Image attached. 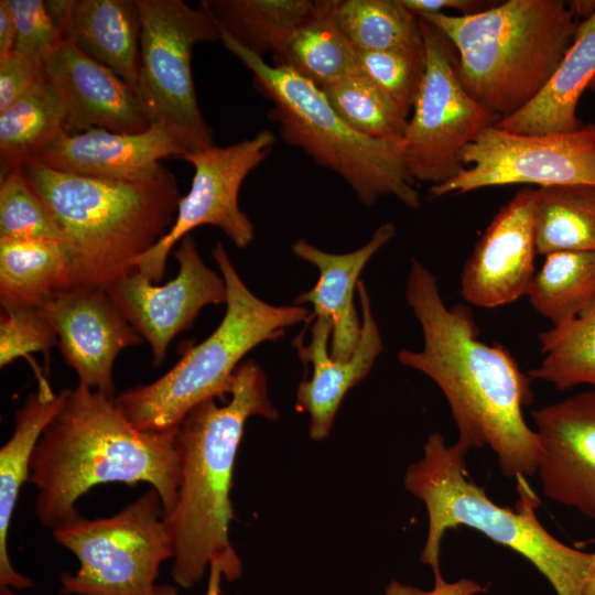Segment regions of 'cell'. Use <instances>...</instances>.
Here are the masks:
<instances>
[{"label": "cell", "instance_id": "obj_1", "mask_svg": "<svg viewBox=\"0 0 595 595\" xmlns=\"http://www.w3.org/2000/svg\"><path fill=\"white\" fill-rule=\"evenodd\" d=\"M405 299L422 328L419 351L402 349L399 361L431 378L445 396L469 448L488 445L501 473L510 478L533 476L542 455L536 431L522 415L533 400L531 378L500 345L478 339L470 309L444 304L436 279L412 259Z\"/></svg>", "mask_w": 595, "mask_h": 595}, {"label": "cell", "instance_id": "obj_2", "mask_svg": "<svg viewBox=\"0 0 595 595\" xmlns=\"http://www.w3.org/2000/svg\"><path fill=\"white\" fill-rule=\"evenodd\" d=\"M175 433L140 431L115 397L80 385L67 389L31 457L28 482L36 489L39 521L53 530L74 521L78 498L108 483H148L170 513L180 487Z\"/></svg>", "mask_w": 595, "mask_h": 595}, {"label": "cell", "instance_id": "obj_3", "mask_svg": "<svg viewBox=\"0 0 595 595\" xmlns=\"http://www.w3.org/2000/svg\"><path fill=\"white\" fill-rule=\"evenodd\" d=\"M218 400L209 398L195 407L175 433L180 487L164 521L174 550L171 575L183 588L199 582L215 559L223 563L227 581L241 575V561L229 540L236 456L249 418L279 419L266 374L251 359L235 370L229 399L221 404Z\"/></svg>", "mask_w": 595, "mask_h": 595}, {"label": "cell", "instance_id": "obj_4", "mask_svg": "<svg viewBox=\"0 0 595 595\" xmlns=\"http://www.w3.org/2000/svg\"><path fill=\"white\" fill-rule=\"evenodd\" d=\"M19 170L60 235L68 288H107L172 228L181 198L166 167L143 181H110L53 170L37 160ZM67 288V289H68Z\"/></svg>", "mask_w": 595, "mask_h": 595}, {"label": "cell", "instance_id": "obj_5", "mask_svg": "<svg viewBox=\"0 0 595 595\" xmlns=\"http://www.w3.org/2000/svg\"><path fill=\"white\" fill-rule=\"evenodd\" d=\"M469 450L459 441L447 446L433 433L423 457L407 468L404 487L424 502L429 517L421 562L439 570L445 531L466 526L530 561L558 595H584L594 553L571 548L548 532L536 515L540 500L524 477L517 478L515 509L495 504L468 476Z\"/></svg>", "mask_w": 595, "mask_h": 595}, {"label": "cell", "instance_id": "obj_6", "mask_svg": "<svg viewBox=\"0 0 595 595\" xmlns=\"http://www.w3.org/2000/svg\"><path fill=\"white\" fill-rule=\"evenodd\" d=\"M420 19L451 41L461 84L500 120L540 94L581 22L571 3L563 0H508L478 13Z\"/></svg>", "mask_w": 595, "mask_h": 595}, {"label": "cell", "instance_id": "obj_7", "mask_svg": "<svg viewBox=\"0 0 595 595\" xmlns=\"http://www.w3.org/2000/svg\"><path fill=\"white\" fill-rule=\"evenodd\" d=\"M212 256L227 290L226 312L217 328L199 344H187L178 361L155 381L115 397L119 409L140 431L174 430L203 401H226L234 372L250 350L279 339L288 327L310 322L311 314L302 305H273L253 294L220 241Z\"/></svg>", "mask_w": 595, "mask_h": 595}, {"label": "cell", "instance_id": "obj_8", "mask_svg": "<svg viewBox=\"0 0 595 595\" xmlns=\"http://www.w3.org/2000/svg\"><path fill=\"white\" fill-rule=\"evenodd\" d=\"M220 41L252 73L255 87L272 102L269 118L278 125L284 142L339 175L367 207L390 195L410 208L420 206L403 139L360 134L336 113L314 84L286 67L270 65L225 34Z\"/></svg>", "mask_w": 595, "mask_h": 595}, {"label": "cell", "instance_id": "obj_9", "mask_svg": "<svg viewBox=\"0 0 595 595\" xmlns=\"http://www.w3.org/2000/svg\"><path fill=\"white\" fill-rule=\"evenodd\" d=\"M154 488L108 518L80 516L53 530L55 541L79 561L62 575L61 592L76 595H152L161 564L173 559V543Z\"/></svg>", "mask_w": 595, "mask_h": 595}, {"label": "cell", "instance_id": "obj_10", "mask_svg": "<svg viewBox=\"0 0 595 595\" xmlns=\"http://www.w3.org/2000/svg\"><path fill=\"white\" fill-rule=\"evenodd\" d=\"M141 15L137 94L151 123L181 138L192 152L214 145L192 74L195 44L220 41L209 15L183 0H137Z\"/></svg>", "mask_w": 595, "mask_h": 595}, {"label": "cell", "instance_id": "obj_11", "mask_svg": "<svg viewBox=\"0 0 595 595\" xmlns=\"http://www.w3.org/2000/svg\"><path fill=\"white\" fill-rule=\"evenodd\" d=\"M426 51L424 76L408 120L403 150L413 181L441 185L464 169L462 152L500 119L479 105L457 76V53L434 25L420 19Z\"/></svg>", "mask_w": 595, "mask_h": 595}, {"label": "cell", "instance_id": "obj_12", "mask_svg": "<svg viewBox=\"0 0 595 595\" xmlns=\"http://www.w3.org/2000/svg\"><path fill=\"white\" fill-rule=\"evenodd\" d=\"M462 161L455 178L430 187L432 197L512 184L595 185V129L589 123L570 133L523 134L494 125L465 147Z\"/></svg>", "mask_w": 595, "mask_h": 595}, {"label": "cell", "instance_id": "obj_13", "mask_svg": "<svg viewBox=\"0 0 595 595\" xmlns=\"http://www.w3.org/2000/svg\"><path fill=\"white\" fill-rule=\"evenodd\" d=\"M275 140L272 131L261 130L230 145L214 144L183 155L181 159L194 167L191 188L178 201L170 231L136 261V269L159 283L175 244L205 225L219 228L236 247H248L253 241L255 227L239 207V191L248 174L269 156Z\"/></svg>", "mask_w": 595, "mask_h": 595}, {"label": "cell", "instance_id": "obj_14", "mask_svg": "<svg viewBox=\"0 0 595 595\" xmlns=\"http://www.w3.org/2000/svg\"><path fill=\"white\" fill-rule=\"evenodd\" d=\"M173 256L178 271L165 284L158 285L134 269L106 290L149 343L154 367L163 364L170 343L193 325L203 307L226 303L227 299L224 278L205 264L192 236L181 240Z\"/></svg>", "mask_w": 595, "mask_h": 595}, {"label": "cell", "instance_id": "obj_15", "mask_svg": "<svg viewBox=\"0 0 595 595\" xmlns=\"http://www.w3.org/2000/svg\"><path fill=\"white\" fill-rule=\"evenodd\" d=\"M45 307L54 323L62 357L77 374L78 385L115 397L112 369L118 354L144 339L107 291L64 289Z\"/></svg>", "mask_w": 595, "mask_h": 595}, {"label": "cell", "instance_id": "obj_16", "mask_svg": "<svg viewBox=\"0 0 595 595\" xmlns=\"http://www.w3.org/2000/svg\"><path fill=\"white\" fill-rule=\"evenodd\" d=\"M533 201V188L517 192L476 242L461 280L468 303L493 309L527 295L536 274Z\"/></svg>", "mask_w": 595, "mask_h": 595}, {"label": "cell", "instance_id": "obj_17", "mask_svg": "<svg viewBox=\"0 0 595 595\" xmlns=\"http://www.w3.org/2000/svg\"><path fill=\"white\" fill-rule=\"evenodd\" d=\"M542 455L543 493L595 519V390L531 412Z\"/></svg>", "mask_w": 595, "mask_h": 595}, {"label": "cell", "instance_id": "obj_18", "mask_svg": "<svg viewBox=\"0 0 595 595\" xmlns=\"http://www.w3.org/2000/svg\"><path fill=\"white\" fill-rule=\"evenodd\" d=\"M191 152L175 133L152 125L138 133L98 128L76 134L63 132L33 159L53 170L74 175L110 181H143L165 169L160 162L162 159H181Z\"/></svg>", "mask_w": 595, "mask_h": 595}, {"label": "cell", "instance_id": "obj_19", "mask_svg": "<svg viewBox=\"0 0 595 595\" xmlns=\"http://www.w3.org/2000/svg\"><path fill=\"white\" fill-rule=\"evenodd\" d=\"M361 310V333L358 345L347 360L335 359L328 349L333 324L326 317H315L311 339L303 344L294 339V346L304 365H312L311 379L299 385L295 409L310 415L309 434L314 441L325 440L346 393L364 380L383 349L382 339L372 315L371 303L365 283L357 285Z\"/></svg>", "mask_w": 595, "mask_h": 595}, {"label": "cell", "instance_id": "obj_20", "mask_svg": "<svg viewBox=\"0 0 595 595\" xmlns=\"http://www.w3.org/2000/svg\"><path fill=\"white\" fill-rule=\"evenodd\" d=\"M45 71L67 110L66 134L91 128L138 133L151 127L137 91L72 43H61Z\"/></svg>", "mask_w": 595, "mask_h": 595}, {"label": "cell", "instance_id": "obj_21", "mask_svg": "<svg viewBox=\"0 0 595 595\" xmlns=\"http://www.w3.org/2000/svg\"><path fill=\"white\" fill-rule=\"evenodd\" d=\"M394 234V225L385 223L375 230L368 242L346 253L324 251L303 238L296 239L292 245L293 253L315 266L320 272L316 284L296 296L294 304H312L310 321L326 317L332 322L329 350L335 359H349L358 345L361 321L354 306V291L365 266Z\"/></svg>", "mask_w": 595, "mask_h": 595}, {"label": "cell", "instance_id": "obj_22", "mask_svg": "<svg viewBox=\"0 0 595 595\" xmlns=\"http://www.w3.org/2000/svg\"><path fill=\"white\" fill-rule=\"evenodd\" d=\"M595 78V7L580 22L574 41L540 94L496 127L523 134L570 133L585 123L577 117L581 96Z\"/></svg>", "mask_w": 595, "mask_h": 595}, {"label": "cell", "instance_id": "obj_23", "mask_svg": "<svg viewBox=\"0 0 595 595\" xmlns=\"http://www.w3.org/2000/svg\"><path fill=\"white\" fill-rule=\"evenodd\" d=\"M141 15L137 0H74L64 41L137 91Z\"/></svg>", "mask_w": 595, "mask_h": 595}, {"label": "cell", "instance_id": "obj_24", "mask_svg": "<svg viewBox=\"0 0 595 595\" xmlns=\"http://www.w3.org/2000/svg\"><path fill=\"white\" fill-rule=\"evenodd\" d=\"M67 389L54 393L37 388L14 416L13 433L0 450V585L17 589L32 585L13 567L8 551V532L21 487L29 480L34 448L46 426L61 410Z\"/></svg>", "mask_w": 595, "mask_h": 595}, {"label": "cell", "instance_id": "obj_25", "mask_svg": "<svg viewBox=\"0 0 595 595\" xmlns=\"http://www.w3.org/2000/svg\"><path fill=\"white\" fill-rule=\"evenodd\" d=\"M358 50L336 23L332 0H317L313 12L274 55V65L283 66L316 87L359 72Z\"/></svg>", "mask_w": 595, "mask_h": 595}, {"label": "cell", "instance_id": "obj_26", "mask_svg": "<svg viewBox=\"0 0 595 595\" xmlns=\"http://www.w3.org/2000/svg\"><path fill=\"white\" fill-rule=\"evenodd\" d=\"M317 0H203L204 10L225 34L263 57L277 55Z\"/></svg>", "mask_w": 595, "mask_h": 595}, {"label": "cell", "instance_id": "obj_27", "mask_svg": "<svg viewBox=\"0 0 595 595\" xmlns=\"http://www.w3.org/2000/svg\"><path fill=\"white\" fill-rule=\"evenodd\" d=\"M67 288L66 261L58 241L0 239L2 310L43 306Z\"/></svg>", "mask_w": 595, "mask_h": 595}, {"label": "cell", "instance_id": "obj_28", "mask_svg": "<svg viewBox=\"0 0 595 595\" xmlns=\"http://www.w3.org/2000/svg\"><path fill=\"white\" fill-rule=\"evenodd\" d=\"M67 110L47 75L0 112L1 176L39 155L65 130Z\"/></svg>", "mask_w": 595, "mask_h": 595}, {"label": "cell", "instance_id": "obj_29", "mask_svg": "<svg viewBox=\"0 0 595 595\" xmlns=\"http://www.w3.org/2000/svg\"><path fill=\"white\" fill-rule=\"evenodd\" d=\"M533 229L537 255L595 251V185L536 188Z\"/></svg>", "mask_w": 595, "mask_h": 595}, {"label": "cell", "instance_id": "obj_30", "mask_svg": "<svg viewBox=\"0 0 595 595\" xmlns=\"http://www.w3.org/2000/svg\"><path fill=\"white\" fill-rule=\"evenodd\" d=\"M527 296L532 307L553 326L580 317L595 304V251L545 256Z\"/></svg>", "mask_w": 595, "mask_h": 595}, {"label": "cell", "instance_id": "obj_31", "mask_svg": "<svg viewBox=\"0 0 595 595\" xmlns=\"http://www.w3.org/2000/svg\"><path fill=\"white\" fill-rule=\"evenodd\" d=\"M334 19L356 50L377 52L423 41L420 18L401 0H332Z\"/></svg>", "mask_w": 595, "mask_h": 595}, {"label": "cell", "instance_id": "obj_32", "mask_svg": "<svg viewBox=\"0 0 595 595\" xmlns=\"http://www.w3.org/2000/svg\"><path fill=\"white\" fill-rule=\"evenodd\" d=\"M539 340L544 357L529 371L531 379L559 390L580 385L595 389V304L580 317L542 332Z\"/></svg>", "mask_w": 595, "mask_h": 595}, {"label": "cell", "instance_id": "obj_33", "mask_svg": "<svg viewBox=\"0 0 595 595\" xmlns=\"http://www.w3.org/2000/svg\"><path fill=\"white\" fill-rule=\"evenodd\" d=\"M321 90L336 113L360 134L375 139H403L409 119L363 73L349 74Z\"/></svg>", "mask_w": 595, "mask_h": 595}, {"label": "cell", "instance_id": "obj_34", "mask_svg": "<svg viewBox=\"0 0 595 595\" xmlns=\"http://www.w3.org/2000/svg\"><path fill=\"white\" fill-rule=\"evenodd\" d=\"M358 69L382 89L409 119L426 66L424 41L421 43L357 55Z\"/></svg>", "mask_w": 595, "mask_h": 595}, {"label": "cell", "instance_id": "obj_35", "mask_svg": "<svg viewBox=\"0 0 595 595\" xmlns=\"http://www.w3.org/2000/svg\"><path fill=\"white\" fill-rule=\"evenodd\" d=\"M0 239L60 242L58 231L47 207L19 167L1 176Z\"/></svg>", "mask_w": 595, "mask_h": 595}, {"label": "cell", "instance_id": "obj_36", "mask_svg": "<svg viewBox=\"0 0 595 595\" xmlns=\"http://www.w3.org/2000/svg\"><path fill=\"white\" fill-rule=\"evenodd\" d=\"M57 344L54 323L43 306L2 310L0 320L1 368L30 353H47Z\"/></svg>", "mask_w": 595, "mask_h": 595}, {"label": "cell", "instance_id": "obj_37", "mask_svg": "<svg viewBox=\"0 0 595 595\" xmlns=\"http://www.w3.org/2000/svg\"><path fill=\"white\" fill-rule=\"evenodd\" d=\"M17 28L14 53L45 65L64 41L42 0H6Z\"/></svg>", "mask_w": 595, "mask_h": 595}, {"label": "cell", "instance_id": "obj_38", "mask_svg": "<svg viewBox=\"0 0 595 595\" xmlns=\"http://www.w3.org/2000/svg\"><path fill=\"white\" fill-rule=\"evenodd\" d=\"M45 76V65L18 53L0 58V112L26 95Z\"/></svg>", "mask_w": 595, "mask_h": 595}, {"label": "cell", "instance_id": "obj_39", "mask_svg": "<svg viewBox=\"0 0 595 595\" xmlns=\"http://www.w3.org/2000/svg\"><path fill=\"white\" fill-rule=\"evenodd\" d=\"M433 573L434 587L431 591H423L393 580L387 585L385 595H476L485 592V587L474 580L461 578L455 582H446L440 569Z\"/></svg>", "mask_w": 595, "mask_h": 595}, {"label": "cell", "instance_id": "obj_40", "mask_svg": "<svg viewBox=\"0 0 595 595\" xmlns=\"http://www.w3.org/2000/svg\"><path fill=\"white\" fill-rule=\"evenodd\" d=\"M402 4L415 17L444 13L445 9L461 12L459 14H473L484 11L489 6L477 0H401Z\"/></svg>", "mask_w": 595, "mask_h": 595}, {"label": "cell", "instance_id": "obj_41", "mask_svg": "<svg viewBox=\"0 0 595 595\" xmlns=\"http://www.w3.org/2000/svg\"><path fill=\"white\" fill-rule=\"evenodd\" d=\"M17 28L12 12L6 0H0V58L14 51Z\"/></svg>", "mask_w": 595, "mask_h": 595}, {"label": "cell", "instance_id": "obj_42", "mask_svg": "<svg viewBox=\"0 0 595 595\" xmlns=\"http://www.w3.org/2000/svg\"><path fill=\"white\" fill-rule=\"evenodd\" d=\"M209 576L205 595H220L221 577L224 576V565L219 560H213L208 567ZM152 595H177L175 587L164 584L155 585Z\"/></svg>", "mask_w": 595, "mask_h": 595}, {"label": "cell", "instance_id": "obj_43", "mask_svg": "<svg viewBox=\"0 0 595 595\" xmlns=\"http://www.w3.org/2000/svg\"><path fill=\"white\" fill-rule=\"evenodd\" d=\"M44 4L51 20L60 30L64 40V33L71 20L74 0H47L44 1Z\"/></svg>", "mask_w": 595, "mask_h": 595}, {"label": "cell", "instance_id": "obj_44", "mask_svg": "<svg viewBox=\"0 0 595 595\" xmlns=\"http://www.w3.org/2000/svg\"><path fill=\"white\" fill-rule=\"evenodd\" d=\"M584 595H595V553H594V562L589 571Z\"/></svg>", "mask_w": 595, "mask_h": 595}, {"label": "cell", "instance_id": "obj_45", "mask_svg": "<svg viewBox=\"0 0 595 595\" xmlns=\"http://www.w3.org/2000/svg\"><path fill=\"white\" fill-rule=\"evenodd\" d=\"M0 595H19L13 592L10 587H1Z\"/></svg>", "mask_w": 595, "mask_h": 595}, {"label": "cell", "instance_id": "obj_46", "mask_svg": "<svg viewBox=\"0 0 595 595\" xmlns=\"http://www.w3.org/2000/svg\"><path fill=\"white\" fill-rule=\"evenodd\" d=\"M588 90H591L595 95V78L591 82Z\"/></svg>", "mask_w": 595, "mask_h": 595}, {"label": "cell", "instance_id": "obj_47", "mask_svg": "<svg viewBox=\"0 0 595 595\" xmlns=\"http://www.w3.org/2000/svg\"><path fill=\"white\" fill-rule=\"evenodd\" d=\"M592 125H593V127H594V129H595V119H594V121L592 122Z\"/></svg>", "mask_w": 595, "mask_h": 595}]
</instances>
